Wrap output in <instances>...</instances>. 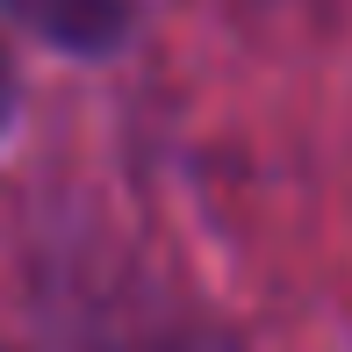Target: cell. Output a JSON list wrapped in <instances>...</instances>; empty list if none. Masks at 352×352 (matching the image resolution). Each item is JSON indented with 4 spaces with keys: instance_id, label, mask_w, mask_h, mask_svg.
<instances>
[{
    "instance_id": "6da1fadb",
    "label": "cell",
    "mask_w": 352,
    "mask_h": 352,
    "mask_svg": "<svg viewBox=\"0 0 352 352\" xmlns=\"http://www.w3.org/2000/svg\"><path fill=\"white\" fill-rule=\"evenodd\" d=\"M0 8L14 14V22H29L43 43H65V51L79 58H101V51H116V36H122V0H0Z\"/></svg>"
},
{
    "instance_id": "7a4b0ae2",
    "label": "cell",
    "mask_w": 352,
    "mask_h": 352,
    "mask_svg": "<svg viewBox=\"0 0 352 352\" xmlns=\"http://www.w3.org/2000/svg\"><path fill=\"white\" fill-rule=\"evenodd\" d=\"M8 116H14V58L0 51V130H8Z\"/></svg>"
}]
</instances>
